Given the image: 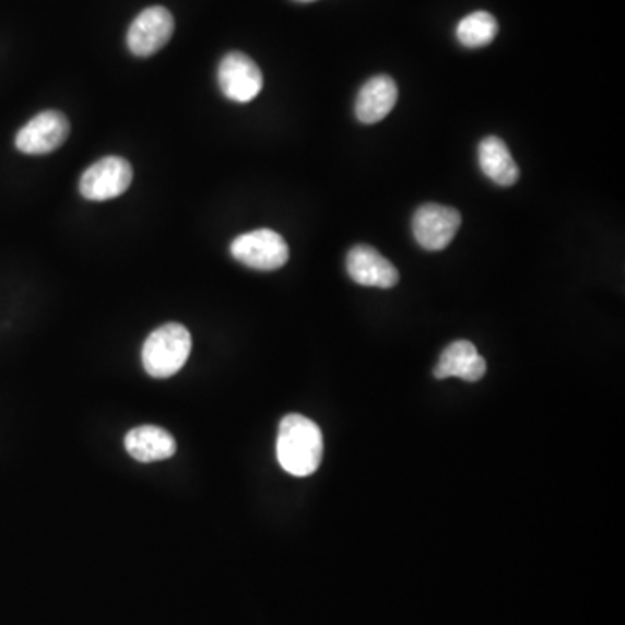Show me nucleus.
Returning a JSON list of instances; mask_svg holds the SVG:
<instances>
[{
	"mask_svg": "<svg viewBox=\"0 0 625 625\" xmlns=\"http://www.w3.org/2000/svg\"><path fill=\"white\" fill-rule=\"evenodd\" d=\"M296 2H312V0H296Z\"/></svg>",
	"mask_w": 625,
	"mask_h": 625,
	"instance_id": "2eb2a0df",
	"label": "nucleus"
},
{
	"mask_svg": "<svg viewBox=\"0 0 625 625\" xmlns=\"http://www.w3.org/2000/svg\"><path fill=\"white\" fill-rule=\"evenodd\" d=\"M347 275L364 287L391 288L400 280L393 262L370 246H355L347 253Z\"/></svg>",
	"mask_w": 625,
	"mask_h": 625,
	"instance_id": "1a4fd4ad",
	"label": "nucleus"
},
{
	"mask_svg": "<svg viewBox=\"0 0 625 625\" xmlns=\"http://www.w3.org/2000/svg\"><path fill=\"white\" fill-rule=\"evenodd\" d=\"M499 32V23L486 11H474L469 16L462 17L457 25V40L468 49H477L494 43Z\"/></svg>",
	"mask_w": 625,
	"mask_h": 625,
	"instance_id": "4468645a",
	"label": "nucleus"
},
{
	"mask_svg": "<svg viewBox=\"0 0 625 625\" xmlns=\"http://www.w3.org/2000/svg\"><path fill=\"white\" fill-rule=\"evenodd\" d=\"M126 450L138 462L165 461L176 453V439L162 427H134L126 435Z\"/></svg>",
	"mask_w": 625,
	"mask_h": 625,
	"instance_id": "f8f14e48",
	"label": "nucleus"
},
{
	"mask_svg": "<svg viewBox=\"0 0 625 625\" xmlns=\"http://www.w3.org/2000/svg\"><path fill=\"white\" fill-rule=\"evenodd\" d=\"M486 373V362L471 341H456L448 344L435 367L436 379L459 377L468 382H476Z\"/></svg>",
	"mask_w": 625,
	"mask_h": 625,
	"instance_id": "9b49d317",
	"label": "nucleus"
},
{
	"mask_svg": "<svg viewBox=\"0 0 625 625\" xmlns=\"http://www.w3.org/2000/svg\"><path fill=\"white\" fill-rule=\"evenodd\" d=\"M221 93L235 103H249L261 93L262 73L256 61L244 52L233 51L224 56L217 68Z\"/></svg>",
	"mask_w": 625,
	"mask_h": 625,
	"instance_id": "6e6552de",
	"label": "nucleus"
},
{
	"mask_svg": "<svg viewBox=\"0 0 625 625\" xmlns=\"http://www.w3.org/2000/svg\"><path fill=\"white\" fill-rule=\"evenodd\" d=\"M398 102L397 82L389 75L368 79L355 103L356 119L362 123H377L386 119Z\"/></svg>",
	"mask_w": 625,
	"mask_h": 625,
	"instance_id": "9d476101",
	"label": "nucleus"
},
{
	"mask_svg": "<svg viewBox=\"0 0 625 625\" xmlns=\"http://www.w3.org/2000/svg\"><path fill=\"white\" fill-rule=\"evenodd\" d=\"M68 135L67 117L58 110H44L17 131L14 144L25 155H47L60 149Z\"/></svg>",
	"mask_w": 625,
	"mask_h": 625,
	"instance_id": "0eeeda50",
	"label": "nucleus"
},
{
	"mask_svg": "<svg viewBox=\"0 0 625 625\" xmlns=\"http://www.w3.org/2000/svg\"><path fill=\"white\" fill-rule=\"evenodd\" d=\"M191 351V335L181 323H165L153 330L144 341L141 358L144 370L155 379H167L178 374Z\"/></svg>",
	"mask_w": 625,
	"mask_h": 625,
	"instance_id": "f03ea898",
	"label": "nucleus"
},
{
	"mask_svg": "<svg viewBox=\"0 0 625 625\" xmlns=\"http://www.w3.org/2000/svg\"><path fill=\"white\" fill-rule=\"evenodd\" d=\"M461 224V212L457 209L439 203H424L415 211L412 232L418 246L436 252L452 244Z\"/></svg>",
	"mask_w": 625,
	"mask_h": 625,
	"instance_id": "39448f33",
	"label": "nucleus"
},
{
	"mask_svg": "<svg viewBox=\"0 0 625 625\" xmlns=\"http://www.w3.org/2000/svg\"><path fill=\"white\" fill-rule=\"evenodd\" d=\"M477 162L486 178L499 187H512L520 178V167L497 135H488L477 146Z\"/></svg>",
	"mask_w": 625,
	"mask_h": 625,
	"instance_id": "ddd939ff",
	"label": "nucleus"
},
{
	"mask_svg": "<svg viewBox=\"0 0 625 625\" xmlns=\"http://www.w3.org/2000/svg\"><path fill=\"white\" fill-rule=\"evenodd\" d=\"M132 167L122 156H105L82 174L79 190L93 202L117 199L131 187Z\"/></svg>",
	"mask_w": 625,
	"mask_h": 625,
	"instance_id": "20e7f679",
	"label": "nucleus"
},
{
	"mask_svg": "<svg viewBox=\"0 0 625 625\" xmlns=\"http://www.w3.org/2000/svg\"><path fill=\"white\" fill-rule=\"evenodd\" d=\"M276 457L285 473L292 476L315 473L323 459V436L318 424L305 415H285L279 427Z\"/></svg>",
	"mask_w": 625,
	"mask_h": 625,
	"instance_id": "f257e3e1",
	"label": "nucleus"
},
{
	"mask_svg": "<svg viewBox=\"0 0 625 625\" xmlns=\"http://www.w3.org/2000/svg\"><path fill=\"white\" fill-rule=\"evenodd\" d=\"M174 34V17L162 5L144 9L127 31V47L138 58H149L161 51Z\"/></svg>",
	"mask_w": 625,
	"mask_h": 625,
	"instance_id": "423d86ee",
	"label": "nucleus"
},
{
	"mask_svg": "<svg viewBox=\"0 0 625 625\" xmlns=\"http://www.w3.org/2000/svg\"><path fill=\"white\" fill-rule=\"evenodd\" d=\"M233 258L258 271H275L288 261L287 241L273 229L244 233L232 241Z\"/></svg>",
	"mask_w": 625,
	"mask_h": 625,
	"instance_id": "7ed1b4c3",
	"label": "nucleus"
}]
</instances>
